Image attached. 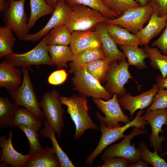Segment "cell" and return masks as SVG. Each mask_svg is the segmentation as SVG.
<instances>
[{"label":"cell","instance_id":"obj_24","mask_svg":"<svg viewBox=\"0 0 167 167\" xmlns=\"http://www.w3.org/2000/svg\"><path fill=\"white\" fill-rule=\"evenodd\" d=\"M48 50L53 66H56L58 69L67 67V63L71 61L74 55L68 45H48Z\"/></svg>","mask_w":167,"mask_h":167},{"label":"cell","instance_id":"obj_21","mask_svg":"<svg viewBox=\"0 0 167 167\" xmlns=\"http://www.w3.org/2000/svg\"><path fill=\"white\" fill-rule=\"evenodd\" d=\"M24 167H61V165L53 147L46 146L38 153L31 155Z\"/></svg>","mask_w":167,"mask_h":167},{"label":"cell","instance_id":"obj_30","mask_svg":"<svg viewBox=\"0 0 167 167\" xmlns=\"http://www.w3.org/2000/svg\"><path fill=\"white\" fill-rule=\"evenodd\" d=\"M30 14L28 23V28L31 29L40 18L52 14L54 9L44 0H30Z\"/></svg>","mask_w":167,"mask_h":167},{"label":"cell","instance_id":"obj_36","mask_svg":"<svg viewBox=\"0 0 167 167\" xmlns=\"http://www.w3.org/2000/svg\"><path fill=\"white\" fill-rule=\"evenodd\" d=\"M139 148L141 153L142 159L153 167H167V163L158 155L156 148H154L153 152H151L143 141L140 143Z\"/></svg>","mask_w":167,"mask_h":167},{"label":"cell","instance_id":"obj_37","mask_svg":"<svg viewBox=\"0 0 167 167\" xmlns=\"http://www.w3.org/2000/svg\"><path fill=\"white\" fill-rule=\"evenodd\" d=\"M109 9L115 12L119 16L128 9L141 5L134 0H102Z\"/></svg>","mask_w":167,"mask_h":167},{"label":"cell","instance_id":"obj_14","mask_svg":"<svg viewBox=\"0 0 167 167\" xmlns=\"http://www.w3.org/2000/svg\"><path fill=\"white\" fill-rule=\"evenodd\" d=\"M72 10L73 8L69 6L65 0H58L51 18L45 26L35 33L27 35L24 41L34 42L39 41L54 28L64 24Z\"/></svg>","mask_w":167,"mask_h":167},{"label":"cell","instance_id":"obj_8","mask_svg":"<svg viewBox=\"0 0 167 167\" xmlns=\"http://www.w3.org/2000/svg\"><path fill=\"white\" fill-rule=\"evenodd\" d=\"M26 0H8L10 5L5 12L3 21L5 26L11 30L21 41L29 34L28 19L24 9Z\"/></svg>","mask_w":167,"mask_h":167},{"label":"cell","instance_id":"obj_38","mask_svg":"<svg viewBox=\"0 0 167 167\" xmlns=\"http://www.w3.org/2000/svg\"><path fill=\"white\" fill-rule=\"evenodd\" d=\"M167 108V88H160L154 98L152 102L146 111Z\"/></svg>","mask_w":167,"mask_h":167},{"label":"cell","instance_id":"obj_44","mask_svg":"<svg viewBox=\"0 0 167 167\" xmlns=\"http://www.w3.org/2000/svg\"><path fill=\"white\" fill-rule=\"evenodd\" d=\"M149 164L146 161L141 159L135 163L132 164H129L128 165V167H148Z\"/></svg>","mask_w":167,"mask_h":167},{"label":"cell","instance_id":"obj_2","mask_svg":"<svg viewBox=\"0 0 167 167\" xmlns=\"http://www.w3.org/2000/svg\"><path fill=\"white\" fill-rule=\"evenodd\" d=\"M144 112L143 109L140 110L137 113L136 117L128 123L122 126L110 128L103 123H100V130L101 135L96 148L87 157L85 164L91 165L95 158L103 152L108 146L117 140L124 138V132L131 127H135L143 129H145L147 122L142 116Z\"/></svg>","mask_w":167,"mask_h":167},{"label":"cell","instance_id":"obj_23","mask_svg":"<svg viewBox=\"0 0 167 167\" xmlns=\"http://www.w3.org/2000/svg\"><path fill=\"white\" fill-rule=\"evenodd\" d=\"M106 58V56L102 47L91 48L74 55L70 63L68 70L72 74L78 68L83 67L85 64L97 59Z\"/></svg>","mask_w":167,"mask_h":167},{"label":"cell","instance_id":"obj_12","mask_svg":"<svg viewBox=\"0 0 167 167\" xmlns=\"http://www.w3.org/2000/svg\"><path fill=\"white\" fill-rule=\"evenodd\" d=\"M117 61L113 60L109 64L105 88L112 95L117 94L118 96L121 97L126 92L125 85L133 78L126 59L119 62Z\"/></svg>","mask_w":167,"mask_h":167},{"label":"cell","instance_id":"obj_4","mask_svg":"<svg viewBox=\"0 0 167 167\" xmlns=\"http://www.w3.org/2000/svg\"><path fill=\"white\" fill-rule=\"evenodd\" d=\"M107 19L98 11L80 5L73 7L64 24L72 33L75 31L92 29L98 24L105 22Z\"/></svg>","mask_w":167,"mask_h":167},{"label":"cell","instance_id":"obj_39","mask_svg":"<svg viewBox=\"0 0 167 167\" xmlns=\"http://www.w3.org/2000/svg\"><path fill=\"white\" fill-rule=\"evenodd\" d=\"M67 76L68 74L65 70L58 69L50 74L48 77V81L51 85H60L66 81Z\"/></svg>","mask_w":167,"mask_h":167},{"label":"cell","instance_id":"obj_7","mask_svg":"<svg viewBox=\"0 0 167 167\" xmlns=\"http://www.w3.org/2000/svg\"><path fill=\"white\" fill-rule=\"evenodd\" d=\"M154 11L153 6L150 2L145 6L130 8L118 18L107 19L105 23L118 25L135 34L143 28Z\"/></svg>","mask_w":167,"mask_h":167},{"label":"cell","instance_id":"obj_17","mask_svg":"<svg viewBox=\"0 0 167 167\" xmlns=\"http://www.w3.org/2000/svg\"><path fill=\"white\" fill-rule=\"evenodd\" d=\"M101 46L99 36L95 29L75 31L72 33L69 47L74 55L89 49Z\"/></svg>","mask_w":167,"mask_h":167},{"label":"cell","instance_id":"obj_11","mask_svg":"<svg viewBox=\"0 0 167 167\" xmlns=\"http://www.w3.org/2000/svg\"><path fill=\"white\" fill-rule=\"evenodd\" d=\"M47 44L44 37L31 50L23 54L12 53L5 58L10 63L16 66L28 68L32 65H46L53 66Z\"/></svg>","mask_w":167,"mask_h":167},{"label":"cell","instance_id":"obj_13","mask_svg":"<svg viewBox=\"0 0 167 167\" xmlns=\"http://www.w3.org/2000/svg\"><path fill=\"white\" fill-rule=\"evenodd\" d=\"M143 116L151 128L152 133L148 138L151 146L154 147L157 151H161V144L165 138L159 136V134L163 132L162 126L167 125V108L146 111Z\"/></svg>","mask_w":167,"mask_h":167},{"label":"cell","instance_id":"obj_1","mask_svg":"<svg viewBox=\"0 0 167 167\" xmlns=\"http://www.w3.org/2000/svg\"><path fill=\"white\" fill-rule=\"evenodd\" d=\"M60 100L62 105L66 106V112L75 125V139L82 137L88 129L100 130L88 114L90 109L87 97L74 95L68 97L60 96Z\"/></svg>","mask_w":167,"mask_h":167},{"label":"cell","instance_id":"obj_42","mask_svg":"<svg viewBox=\"0 0 167 167\" xmlns=\"http://www.w3.org/2000/svg\"><path fill=\"white\" fill-rule=\"evenodd\" d=\"M150 2L159 16L167 17V0H151Z\"/></svg>","mask_w":167,"mask_h":167},{"label":"cell","instance_id":"obj_26","mask_svg":"<svg viewBox=\"0 0 167 167\" xmlns=\"http://www.w3.org/2000/svg\"><path fill=\"white\" fill-rule=\"evenodd\" d=\"M127 58V63L129 66L133 65L137 69H143L148 68L144 60L149 57L143 48L139 46H125L118 45Z\"/></svg>","mask_w":167,"mask_h":167},{"label":"cell","instance_id":"obj_28","mask_svg":"<svg viewBox=\"0 0 167 167\" xmlns=\"http://www.w3.org/2000/svg\"><path fill=\"white\" fill-rule=\"evenodd\" d=\"M42 121L27 109L19 108L15 114L13 127L18 128L24 125L39 131L41 129Z\"/></svg>","mask_w":167,"mask_h":167},{"label":"cell","instance_id":"obj_22","mask_svg":"<svg viewBox=\"0 0 167 167\" xmlns=\"http://www.w3.org/2000/svg\"><path fill=\"white\" fill-rule=\"evenodd\" d=\"M107 29L110 36L118 45H141L140 41L138 36L135 34L131 33L126 29L116 25L109 24H107Z\"/></svg>","mask_w":167,"mask_h":167},{"label":"cell","instance_id":"obj_48","mask_svg":"<svg viewBox=\"0 0 167 167\" xmlns=\"http://www.w3.org/2000/svg\"><path fill=\"white\" fill-rule=\"evenodd\" d=\"M167 154V151H166L164 153H163L162 154V156H164V155H166V154Z\"/></svg>","mask_w":167,"mask_h":167},{"label":"cell","instance_id":"obj_29","mask_svg":"<svg viewBox=\"0 0 167 167\" xmlns=\"http://www.w3.org/2000/svg\"><path fill=\"white\" fill-rule=\"evenodd\" d=\"M71 37L72 33L64 24L54 28L44 37L48 45H66L70 44Z\"/></svg>","mask_w":167,"mask_h":167},{"label":"cell","instance_id":"obj_16","mask_svg":"<svg viewBox=\"0 0 167 167\" xmlns=\"http://www.w3.org/2000/svg\"><path fill=\"white\" fill-rule=\"evenodd\" d=\"M159 89L157 84H154L150 89L137 96L126 92L119 97L118 101L121 106L129 111L132 118L136 110L143 109L151 105Z\"/></svg>","mask_w":167,"mask_h":167},{"label":"cell","instance_id":"obj_5","mask_svg":"<svg viewBox=\"0 0 167 167\" xmlns=\"http://www.w3.org/2000/svg\"><path fill=\"white\" fill-rule=\"evenodd\" d=\"M72 74L74 76L72 78L73 86L72 89L78 91L80 95L106 100L112 98V95L105 87L88 72L84 66L78 68Z\"/></svg>","mask_w":167,"mask_h":167},{"label":"cell","instance_id":"obj_41","mask_svg":"<svg viewBox=\"0 0 167 167\" xmlns=\"http://www.w3.org/2000/svg\"><path fill=\"white\" fill-rule=\"evenodd\" d=\"M153 47L156 46L161 50L164 54L167 55V23L160 37L152 44Z\"/></svg>","mask_w":167,"mask_h":167},{"label":"cell","instance_id":"obj_27","mask_svg":"<svg viewBox=\"0 0 167 167\" xmlns=\"http://www.w3.org/2000/svg\"><path fill=\"white\" fill-rule=\"evenodd\" d=\"M19 106L11 103L7 97H0V127L7 128L13 127L14 116Z\"/></svg>","mask_w":167,"mask_h":167},{"label":"cell","instance_id":"obj_47","mask_svg":"<svg viewBox=\"0 0 167 167\" xmlns=\"http://www.w3.org/2000/svg\"><path fill=\"white\" fill-rule=\"evenodd\" d=\"M141 6H145L149 3L151 0H136Z\"/></svg>","mask_w":167,"mask_h":167},{"label":"cell","instance_id":"obj_46","mask_svg":"<svg viewBox=\"0 0 167 167\" xmlns=\"http://www.w3.org/2000/svg\"><path fill=\"white\" fill-rule=\"evenodd\" d=\"M50 6L55 9L58 0H44Z\"/></svg>","mask_w":167,"mask_h":167},{"label":"cell","instance_id":"obj_6","mask_svg":"<svg viewBox=\"0 0 167 167\" xmlns=\"http://www.w3.org/2000/svg\"><path fill=\"white\" fill-rule=\"evenodd\" d=\"M60 94L55 89L45 92L39 102L46 119L59 138L64 126L65 110L60 100Z\"/></svg>","mask_w":167,"mask_h":167},{"label":"cell","instance_id":"obj_19","mask_svg":"<svg viewBox=\"0 0 167 167\" xmlns=\"http://www.w3.org/2000/svg\"><path fill=\"white\" fill-rule=\"evenodd\" d=\"M22 75L21 70L6 59L0 63V87L5 88L9 92L15 90L22 82Z\"/></svg>","mask_w":167,"mask_h":167},{"label":"cell","instance_id":"obj_34","mask_svg":"<svg viewBox=\"0 0 167 167\" xmlns=\"http://www.w3.org/2000/svg\"><path fill=\"white\" fill-rule=\"evenodd\" d=\"M12 31L5 26L0 27V58L13 53V48L16 41Z\"/></svg>","mask_w":167,"mask_h":167},{"label":"cell","instance_id":"obj_33","mask_svg":"<svg viewBox=\"0 0 167 167\" xmlns=\"http://www.w3.org/2000/svg\"><path fill=\"white\" fill-rule=\"evenodd\" d=\"M110 62L106 58L95 60L85 64L87 71L101 83L105 81Z\"/></svg>","mask_w":167,"mask_h":167},{"label":"cell","instance_id":"obj_3","mask_svg":"<svg viewBox=\"0 0 167 167\" xmlns=\"http://www.w3.org/2000/svg\"><path fill=\"white\" fill-rule=\"evenodd\" d=\"M21 67L23 75L22 82L17 89L9 92L11 99L16 105L27 109L44 121L46 118L34 92L28 68Z\"/></svg>","mask_w":167,"mask_h":167},{"label":"cell","instance_id":"obj_18","mask_svg":"<svg viewBox=\"0 0 167 167\" xmlns=\"http://www.w3.org/2000/svg\"><path fill=\"white\" fill-rule=\"evenodd\" d=\"M94 29L97 31L99 36L101 46L106 56L110 62L117 60L118 62L126 59L125 54L119 50L117 44L108 33L105 22L100 23L96 25Z\"/></svg>","mask_w":167,"mask_h":167},{"label":"cell","instance_id":"obj_31","mask_svg":"<svg viewBox=\"0 0 167 167\" xmlns=\"http://www.w3.org/2000/svg\"><path fill=\"white\" fill-rule=\"evenodd\" d=\"M148 56L150 64L154 69L159 70L161 76L165 78L167 76V55L162 54L157 48L145 45L143 48Z\"/></svg>","mask_w":167,"mask_h":167},{"label":"cell","instance_id":"obj_45","mask_svg":"<svg viewBox=\"0 0 167 167\" xmlns=\"http://www.w3.org/2000/svg\"><path fill=\"white\" fill-rule=\"evenodd\" d=\"M8 0H0V11L1 12H5L9 6Z\"/></svg>","mask_w":167,"mask_h":167},{"label":"cell","instance_id":"obj_32","mask_svg":"<svg viewBox=\"0 0 167 167\" xmlns=\"http://www.w3.org/2000/svg\"><path fill=\"white\" fill-rule=\"evenodd\" d=\"M66 4L73 8L78 5H83L95 9L108 19H113L119 17L114 11L109 9L102 0H65Z\"/></svg>","mask_w":167,"mask_h":167},{"label":"cell","instance_id":"obj_35","mask_svg":"<svg viewBox=\"0 0 167 167\" xmlns=\"http://www.w3.org/2000/svg\"><path fill=\"white\" fill-rule=\"evenodd\" d=\"M22 130L27 137L30 144L29 150L28 154L32 155L38 153L44 148L40 143L38 131L27 126L20 125L18 127Z\"/></svg>","mask_w":167,"mask_h":167},{"label":"cell","instance_id":"obj_43","mask_svg":"<svg viewBox=\"0 0 167 167\" xmlns=\"http://www.w3.org/2000/svg\"><path fill=\"white\" fill-rule=\"evenodd\" d=\"M156 84L159 88H167V77L163 78L161 76H158L156 78Z\"/></svg>","mask_w":167,"mask_h":167},{"label":"cell","instance_id":"obj_9","mask_svg":"<svg viewBox=\"0 0 167 167\" xmlns=\"http://www.w3.org/2000/svg\"><path fill=\"white\" fill-rule=\"evenodd\" d=\"M143 129L134 127L131 132L125 135L122 141L108 148L101 156V160L106 158L122 157L126 159L129 164H134L142 159L139 148H136L134 143L131 144V140L139 135L147 134Z\"/></svg>","mask_w":167,"mask_h":167},{"label":"cell","instance_id":"obj_15","mask_svg":"<svg viewBox=\"0 0 167 167\" xmlns=\"http://www.w3.org/2000/svg\"><path fill=\"white\" fill-rule=\"evenodd\" d=\"M8 135L7 139L4 135L0 137V162H1L0 166L6 167L9 164L11 167H24L31 155H24L15 150L12 144L13 133L12 130H10Z\"/></svg>","mask_w":167,"mask_h":167},{"label":"cell","instance_id":"obj_10","mask_svg":"<svg viewBox=\"0 0 167 167\" xmlns=\"http://www.w3.org/2000/svg\"><path fill=\"white\" fill-rule=\"evenodd\" d=\"M117 94H113L112 98L106 101L102 99L93 98L97 107L105 115L103 117L97 111L96 118L100 123L105 124L108 127L113 128L121 126L120 122L126 124L131 121L123 113L121 107Z\"/></svg>","mask_w":167,"mask_h":167},{"label":"cell","instance_id":"obj_25","mask_svg":"<svg viewBox=\"0 0 167 167\" xmlns=\"http://www.w3.org/2000/svg\"><path fill=\"white\" fill-rule=\"evenodd\" d=\"M44 122V127L40 129V134L45 138H49L51 141L53 148L54 149L59 161L61 167H74L71 161L59 145L55 137V132L45 119Z\"/></svg>","mask_w":167,"mask_h":167},{"label":"cell","instance_id":"obj_20","mask_svg":"<svg viewBox=\"0 0 167 167\" xmlns=\"http://www.w3.org/2000/svg\"><path fill=\"white\" fill-rule=\"evenodd\" d=\"M167 23L166 17L159 16L154 11L148 24L135 34L140 40L141 46L148 45L150 41L165 28Z\"/></svg>","mask_w":167,"mask_h":167},{"label":"cell","instance_id":"obj_40","mask_svg":"<svg viewBox=\"0 0 167 167\" xmlns=\"http://www.w3.org/2000/svg\"><path fill=\"white\" fill-rule=\"evenodd\" d=\"M104 164L100 167H127L129 164L128 161L122 157H115L103 159Z\"/></svg>","mask_w":167,"mask_h":167}]
</instances>
